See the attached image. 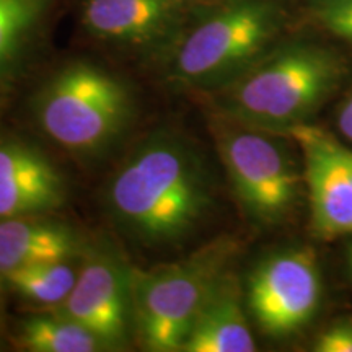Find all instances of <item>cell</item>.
<instances>
[{
  "instance_id": "cell-1",
  "label": "cell",
  "mask_w": 352,
  "mask_h": 352,
  "mask_svg": "<svg viewBox=\"0 0 352 352\" xmlns=\"http://www.w3.org/2000/svg\"><path fill=\"white\" fill-rule=\"evenodd\" d=\"M210 204L204 160L171 126L157 127L134 144L103 189V208L116 230L151 250L182 245Z\"/></svg>"
},
{
  "instance_id": "cell-2",
  "label": "cell",
  "mask_w": 352,
  "mask_h": 352,
  "mask_svg": "<svg viewBox=\"0 0 352 352\" xmlns=\"http://www.w3.org/2000/svg\"><path fill=\"white\" fill-rule=\"evenodd\" d=\"M32 111L38 129L56 147L78 160H101L132 127L135 96L107 69L72 63L43 83Z\"/></svg>"
},
{
  "instance_id": "cell-3",
  "label": "cell",
  "mask_w": 352,
  "mask_h": 352,
  "mask_svg": "<svg viewBox=\"0 0 352 352\" xmlns=\"http://www.w3.org/2000/svg\"><path fill=\"white\" fill-rule=\"evenodd\" d=\"M344 74L336 56L314 46L292 44L258 59L220 88V114L279 134L307 124L340 87Z\"/></svg>"
},
{
  "instance_id": "cell-4",
  "label": "cell",
  "mask_w": 352,
  "mask_h": 352,
  "mask_svg": "<svg viewBox=\"0 0 352 352\" xmlns=\"http://www.w3.org/2000/svg\"><path fill=\"white\" fill-rule=\"evenodd\" d=\"M236 241L219 236L188 256L148 270L132 266L134 338L152 352H182L192 323L230 271Z\"/></svg>"
},
{
  "instance_id": "cell-5",
  "label": "cell",
  "mask_w": 352,
  "mask_h": 352,
  "mask_svg": "<svg viewBox=\"0 0 352 352\" xmlns=\"http://www.w3.org/2000/svg\"><path fill=\"white\" fill-rule=\"evenodd\" d=\"M280 25L272 0H233L184 30L168 59L179 88L220 90L259 59Z\"/></svg>"
},
{
  "instance_id": "cell-6",
  "label": "cell",
  "mask_w": 352,
  "mask_h": 352,
  "mask_svg": "<svg viewBox=\"0 0 352 352\" xmlns=\"http://www.w3.org/2000/svg\"><path fill=\"white\" fill-rule=\"evenodd\" d=\"M212 134L232 191L246 217L274 226L292 212L303 170L284 134L259 129L219 114Z\"/></svg>"
},
{
  "instance_id": "cell-7",
  "label": "cell",
  "mask_w": 352,
  "mask_h": 352,
  "mask_svg": "<svg viewBox=\"0 0 352 352\" xmlns=\"http://www.w3.org/2000/svg\"><path fill=\"white\" fill-rule=\"evenodd\" d=\"M46 310L90 329L108 351L126 349L134 338L132 266L109 241L87 243L74 289Z\"/></svg>"
},
{
  "instance_id": "cell-8",
  "label": "cell",
  "mask_w": 352,
  "mask_h": 352,
  "mask_svg": "<svg viewBox=\"0 0 352 352\" xmlns=\"http://www.w3.org/2000/svg\"><path fill=\"white\" fill-rule=\"evenodd\" d=\"M321 298L315 253L283 250L261 259L248 277V307L259 328L272 338L298 331L314 318Z\"/></svg>"
},
{
  "instance_id": "cell-9",
  "label": "cell",
  "mask_w": 352,
  "mask_h": 352,
  "mask_svg": "<svg viewBox=\"0 0 352 352\" xmlns=\"http://www.w3.org/2000/svg\"><path fill=\"white\" fill-rule=\"evenodd\" d=\"M287 135L302 155L314 232L321 239L352 235V151L308 122Z\"/></svg>"
},
{
  "instance_id": "cell-10",
  "label": "cell",
  "mask_w": 352,
  "mask_h": 352,
  "mask_svg": "<svg viewBox=\"0 0 352 352\" xmlns=\"http://www.w3.org/2000/svg\"><path fill=\"white\" fill-rule=\"evenodd\" d=\"M196 0H83L82 23L91 36L168 54Z\"/></svg>"
},
{
  "instance_id": "cell-11",
  "label": "cell",
  "mask_w": 352,
  "mask_h": 352,
  "mask_svg": "<svg viewBox=\"0 0 352 352\" xmlns=\"http://www.w3.org/2000/svg\"><path fill=\"white\" fill-rule=\"evenodd\" d=\"M69 188L54 160L28 140L0 139V220L63 209Z\"/></svg>"
},
{
  "instance_id": "cell-12",
  "label": "cell",
  "mask_w": 352,
  "mask_h": 352,
  "mask_svg": "<svg viewBox=\"0 0 352 352\" xmlns=\"http://www.w3.org/2000/svg\"><path fill=\"white\" fill-rule=\"evenodd\" d=\"M87 241L77 228L50 215L0 220V274L36 263L76 259Z\"/></svg>"
},
{
  "instance_id": "cell-13",
  "label": "cell",
  "mask_w": 352,
  "mask_h": 352,
  "mask_svg": "<svg viewBox=\"0 0 352 352\" xmlns=\"http://www.w3.org/2000/svg\"><path fill=\"white\" fill-rule=\"evenodd\" d=\"M252 328L246 320L239 279L228 271L197 314L182 352H253Z\"/></svg>"
},
{
  "instance_id": "cell-14",
  "label": "cell",
  "mask_w": 352,
  "mask_h": 352,
  "mask_svg": "<svg viewBox=\"0 0 352 352\" xmlns=\"http://www.w3.org/2000/svg\"><path fill=\"white\" fill-rule=\"evenodd\" d=\"M80 256L64 261L36 263L3 272L0 274V285L26 302L52 308L64 302L76 285Z\"/></svg>"
},
{
  "instance_id": "cell-15",
  "label": "cell",
  "mask_w": 352,
  "mask_h": 352,
  "mask_svg": "<svg viewBox=\"0 0 352 352\" xmlns=\"http://www.w3.org/2000/svg\"><path fill=\"white\" fill-rule=\"evenodd\" d=\"M19 344L32 352H103L107 346L82 324L43 308L19 324Z\"/></svg>"
},
{
  "instance_id": "cell-16",
  "label": "cell",
  "mask_w": 352,
  "mask_h": 352,
  "mask_svg": "<svg viewBox=\"0 0 352 352\" xmlns=\"http://www.w3.org/2000/svg\"><path fill=\"white\" fill-rule=\"evenodd\" d=\"M52 0H0V80L12 72Z\"/></svg>"
},
{
  "instance_id": "cell-17",
  "label": "cell",
  "mask_w": 352,
  "mask_h": 352,
  "mask_svg": "<svg viewBox=\"0 0 352 352\" xmlns=\"http://www.w3.org/2000/svg\"><path fill=\"white\" fill-rule=\"evenodd\" d=\"M314 12L329 32L352 44V0H314Z\"/></svg>"
},
{
  "instance_id": "cell-18",
  "label": "cell",
  "mask_w": 352,
  "mask_h": 352,
  "mask_svg": "<svg viewBox=\"0 0 352 352\" xmlns=\"http://www.w3.org/2000/svg\"><path fill=\"white\" fill-rule=\"evenodd\" d=\"M315 352H352V318L334 321L316 338Z\"/></svg>"
},
{
  "instance_id": "cell-19",
  "label": "cell",
  "mask_w": 352,
  "mask_h": 352,
  "mask_svg": "<svg viewBox=\"0 0 352 352\" xmlns=\"http://www.w3.org/2000/svg\"><path fill=\"white\" fill-rule=\"evenodd\" d=\"M338 127H340L341 134L347 140L352 142V96L346 100L340 109V116H338Z\"/></svg>"
},
{
  "instance_id": "cell-20",
  "label": "cell",
  "mask_w": 352,
  "mask_h": 352,
  "mask_svg": "<svg viewBox=\"0 0 352 352\" xmlns=\"http://www.w3.org/2000/svg\"><path fill=\"white\" fill-rule=\"evenodd\" d=\"M347 266H349V271L352 276V243L347 246Z\"/></svg>"
},
{
  "instance_id": "cell-21",
  "label": "cell",
  "mask_w": 352,
  "mask_h": 352,
  "mask_svg": "<svg viewBox=\"0 0 352 352\" xmlns=\"http://www.w3.org/2000/svg\"><path fill=\"white\" fill-rule=\"evenodd\" d=\"M0 323H2V303H0Z\"/></svg>"
}]
</instances>
